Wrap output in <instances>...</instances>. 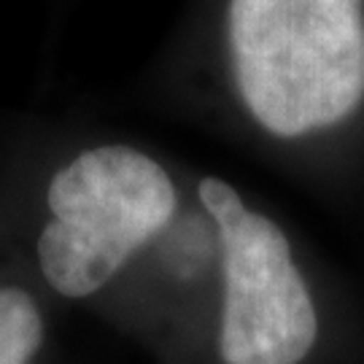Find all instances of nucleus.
Segmentation results:
<instances>
[{
    "label": "nucleus",
    "instance_id": "f257e3e1",
    "mask_svg": "<svg viewBox=\"0 0 364 364\" xmlns=\"http://www.w3.org/2000/svg\"><path fill=\"white\" fill-rule=\"evenodd\" d=\"M146 87L291 162L364 127V0H186Z\"/></svg>",
    "mask_w": 364,
    "mask_h": 364
},
{
    "label": "nucleus",
    "instance_id": "f03ea898",
    "mask_svg": "<svg viewBox=\"0 0 364 364\" xmlns=\"http://www.w3.org/2000/svg\"><path fill=\"white\" fill-rule=\"evenodd\" d=\"M189 189L170 162L130 141L76 149L43 189L46 216L36 237L43 281L65 299L100 294L173 232Z\"/></svg>",
    "mask_w": 364,
    "mask_h": 364
},
{
    "label": "nucleus",
    "instance_id": "7ed1b4c3",
    "mask_svg": "<svg viewBox=\"0 0 364 364\" xmlns=\"http://www.w3.org/2000/svg\"><path fill=\"white\" fill-rule=\"evenodd\" d=\"M195 195L216 240L221 364H302L321 318L287 227L219 176H197Z\"/></svg>",
    "mask_w": 364,
    "mask_h": 364
},
{
    "label": "nucleus",
    "instance_id": "20e7f679",
    "mask_svg": "<svg viewBox=\"0 0 364 364\" xmlns=\"http://www.w3.org/2000/svg\"><path fill=\"white\" fill-rule=\"evenodd\" d=\"M46 324L25 287L0 284V364H36Z\"/></svg>",
    "mask_w": 364,
    "mask_h": 364
}]
</instances>
